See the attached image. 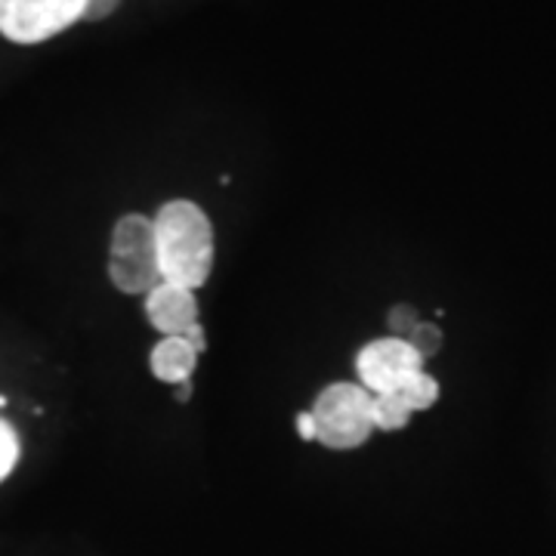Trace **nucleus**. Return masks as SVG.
I'll return each mask as SVG.
<instances>
[{
	"mask_svg": "<svg viewBox=\"0 0 556 556\" xmlns=\"http://www.w3.org/2000/svg\"><path fill=\"white\" fill-rule=\"evenodd\" d=\"M161 281L195 291L214 273V226L195 201L174 199L155 214Z\"/></svg>",
	"mask_w": 556,
	"mask_h": 556,
	"instance_id": "nucleus-1",
	"label": "nucleus"
},
{
	"mask_svg": "<svg viewBox=\"0 0 556 556\" xmlns=\"http://www.w3.org/2000/svg\"><path fill=\"white\" fill-rule=\"evenodd\" d=\"M109 278L121 294H149L161 285L155 254V223L142 214H124L112 229L109 244Z\"/></svg>",
	"mask_w": 556,
	"mask_h": 556,
	"instance_id": "nucleus-2",
	"label": "nucleus"
},
{
	"mask_svg": "<svg viewBox=\"0 0 556 556\" xmlns=\"http://www.w3.org/2000/svg\"><path fill=\"white\" fill-rule=\"evenodd\" d=\"M313 420H316V439L325 448L350 452L365 445L375 433L371 417V393L362 383H331L325 387L313 402Z\"/></svg>",
	"mask_w": 556,
	"mask_h": 556,
	"instance_id": "nucleus-3",
	"label": "nucleus"
},
{
	"mask_svg": "<svg viewBox=\"0 0 556 556\" xmlns=\"http://www.w3.org/2000/svg\"><path fill=\"white\" fill-rule=\"evenodd\" d=\"M87 0H0V35L13 43H40L84 20Z\"/></svg>",
	"mask_w": 556,
	"mask_h": 556,
	"instance_id": "nucleus-4",
	"label": "nucleus"
},
{
	"mask_svg": "<svg viewBox=\"0 0 556 556\" xmlns=\"http://www.w3.org/2000/svg\"><path fill=\"white\" fill-rule=\"evenodd\" d=\"M424 368V362L415 350L408 346V340L399 338H380L365 343L356 356L358 383L378 396V393H396L399 387Z\"/></svg>",
	"mask_w": 556,
	"mask_h": 556,
	"instance_id": "nucleus-5",
	"label": "nucleus"
},
{
	"mask_svg": "<svg viewBox=\"0 0 556 556\" xmlns=\"http://www.w3.org/2000/svg\"><path fill=\"white\" fill-rule=\"evenodd\" d=\"M146 316L152 321V328L164 338H179L186 334V328H192L199 321V300L195 291L179 288L170 281H161L159 288H152L146 294Z\"/></svg>",
	"mask_w": 556,
	"mask_h": 556,
	"instance_id": "nucleus-6",
	"label": "nucleus"
},
{
	"mask_svg": "<svg viewBox=\"0 0 556 556\" xmlns=\"http://www.w3.org/2000/svg\"><path fill=\"white\" fill-rule=\"evenodd\" d=\"M152 375L164 383H186L192 378L195 365H199V353L186 343V338H161L152 350Z\"/></svg>",
	"mask_w": 556,
	"mask_h": 556,
	"instance_id": "nucleus-7",
	"label": "nucleus"
},
{
	"mask_svg": "<svg viewBox=\"0 0 556 556\" xmlns=\"http://www.w3.org/2000/svg\"><path fill=\"white\" fill-rule=\"evenodd\" d=\"M412 408L396 396V393H378L371 396V417H375V430L383 433H396L402 427H408L412 420Z\"/></svg>",
	"mask_w": 556,
	"mask_h": 556,
	"instance_id": "nucleus-8",
	"label": "nucleus"
},
{
	"mask_svg": "<svg viewBox=\"0 0 556 556\" xmlns=\"http://www.w3.org/2000/svg\"><path fill=\"white\" fill-rule=\"evenodd\" d=\"M396 396L402 399L412 412H427V408L437 405L439 383L433 375H427V371L420 368L415 375H408V380L396 390Z\"/></svg>",
	"mask_w": 556,
	"mask_h": 556,
	"instance_id": "nucleus-9",
	"label": "nucleus"
},
{
	"mask_svg": "<svg viewBox=\"0 0 556 556\" xmlns=\"http://www.w3.org/2000/svg\"><path fill=\"white\" fill-rule=\"evenodd\" d=\"M405 340H408V346H412L417 356H420L424 365H427V362L442 350V331H439V325H433V321H424V318H420V325H417L415 331H412Z\"/></svg>",
	"mask_w": 556,
	"mask_h": 556,
	"instance_id": "nucleus-10",
	"label": "nucleus"
},
{
	"mask_svg": "<svg viewBox=\"0 0 556 556\" xmlns=\"http://www.w3.org/2000/svg\"><path fill=\"white\" fill-rule=\"evenodd\" d=\"M16 460H20V437L7 420H0V482L13 473Z\"/></svg>",
	"mask_w": 556,
	"mask_h": 556,
	"instance_id": "nucleus-11",
	"label": "nucleus"
},
{
	"mask_svg": "<svg viewBox=\"0 0 556 556\" xmlns=\"http://www.w3.org/2000/svg\"><path fill=\"white\" fill-rule=\"evenodd\" d=\"M387 325H390V338L405 340L412 331H415L417 325H420V316H417L415 306H408V303H396L390 313H387Z\"/></svg>",
	"mask_w": 556,
	"mask_h": 556,
	"instance_id": "nucleus-12",
	"label": "nucleus"
},
{
	"mask_svg": "<svg viewBox=\"0 0 556 556\" xmlns=\"http://www.w3.org/2000/svg\"><path fill=\"white\" fill-rule=\"evenodd\" d=\"M121 0H87V7H84V20L87 22H100L105 16H112L115 10H118Z\"/></svg>",
	"mask_w": 556,
	"mask_h": 556,
	"instance_id": "nucleus-13",
	"label": "nucleus"
},
{
	"mask_svg": "<svg viewBox=\"0 0 556 556\" xmlns=\"http://www.w3.org/2000/svg\"><path fill=\"white\" fill-rule=\"evenodd\" d=\"M179 338H186V343H189L199 356L207 350V334H204V325H201V321H195L192 328H186V334H179Z\"/></svg>",
	"mask_w": 556,
	"mask_h": 556,
	"instance_id": "nucleus-14",
	"label": "nucleus"
},
{
	"mask_svg": "<svg viewBox=\"0 0 556 556\" xmlns=\"http://www.w3.org/2000/svg\"><path fill=\"white\" fill-rule=\"evenodd\" d=\"M298 437L300 439H316V420H313V415L309 412H300L298 415Z\"/></svg>",
	"mask_w": 556,
	"mask_h": 556,
	"instance_id": "nucleus-15",
	"label": "nucleus"
},
{
	"mask_svg": "<svg viewBox=\"0 0 556 556\" xmlns=\"http://www.w3.org/2000/svg\"><path fill=\"white\" fill-rule=\"evenodd\" d=\"M189 396H192V383H189V380H186V383H177L179 402H189Z\"/></svg>",
	"mask_w": 556,
	"mask_h": 556,
	"instance_id": "nucleus-16",
	"label": "nucleus"
}]
</instances>
